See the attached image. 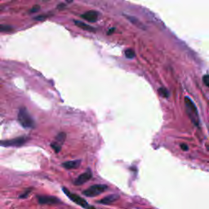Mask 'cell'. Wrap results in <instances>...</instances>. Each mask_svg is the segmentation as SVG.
I'll return each instance as SVG.
<instances>
[{
    "label": "cell",
    "mask_w": 209,
    "mask_h": 209,
    "mask_svg": "<svg viewBox=\"0 0 209 209\" xmlns=\"http://www.w3.org/2000/svg\"><path fill=\"white\" fill-rule=\"evenodd\" d=\"M119 200V196L118 195H108L106 197L103 198L101 200H98V203H101V204L108 205V204H112L114 203V202H116L117 200Z\"/></svg>",
    "instance_id": "cell-8"
},
{
    "label": "cell",
    "mask_w": 209,
    "mask_h": 209,
    "mask_svg": "<svg viewBox=\"0 0 209 209\" xmlns=\"http://www.w3.org/2000/svg\"><path fill=\"white\" fill-rule=\"evenodd\" d=\"M81 17L89 22H95L98 19V13L95 11H89L81 15Z\"/></svg>",
    "instance_id": "cell-9"
},
{
    "label": "cell",
    "mask_w": 209,
    "mask_h": 209,
    "mask_svg": "<svg viewBox=\"0 0 209 209\" xmlns=\"http://www.w3.org/2000/svg\"><path fill=\"white\" fill-rule=\"evenodd\" d=\"M125 17H126L127 19L128 20V21H131L132 24H134L135 25H136L137 27H139V28H142V29H144V28H145V26H143V25H142V24L141 23V21H139L138 20L136 19V18H135V17H131V16H127V15H125Z\"/></svg>",
    "instance_id": "cell-13"
},
{
    "label": "cell",
    "mask_w": 209,
    "mask_h": 209,
    "mask_svg": "<svg viewBox=\"0 0 209 209\" xmlns=\"http://www.w3.org/2000/svg\"><path fill=\"white\" fill-rule=\"evenodd\" d=\"M31 189H28V190H26V191H25L23 194H21V195H20V199H25V198L28 197V195L30 194V192H31Z\"/></svg>",
    "instance_id": "cell-17"
},
{
    "label": "cell",
    "mask_w": 209,
    "mask_h": 209,
    "mask_svg": "<svg viewBox=\"0 0 209 209\" xmlns=\"http://www.w3.org/2000/svg\"><path fill=\"white\" fill-rule=\"evenodd\" d=\"M38 201L40 204H56L61 201L54 196H39Z\"/></svg>",
    "instance_id": "cell-7"
},
{
    "label": "cell",
    "mask_w": 209,
    "mask_h": 209,
    "mask_svg": "<svg viewBox=\"0 0 209 209\" xmlns=\"http://www.w3.org/2000/svg\"><path fill=\"white\" fill-rule=\"evenodd\" d=\"M203 81L207 87L209 88V74H206L203 77Z\"/></svg>",
    "instance_id": "cell-18"
},
{
    "label": "cell",
    "mask_w": 209,
    "mask_h": 209,
    "mask_svg": "<svg viewBox=\"0 0 209 209\" xmlns=\"http://www.w3.org/2000/svg\"><path fill=\"white\" fill-rule=\"evenodd\" d=\"M18 121L25 128H33L35 125L33 118L30 116L29 112L24 107L20 109L18 113Z\"/></svg>",
    "instance_id": "cell-1"
},
{
    "label": "cell",
    "mask_w": 209,
    "mask_h": 209,
    "mask_svg": "<svg viewBox=\"0 0 209 209\" xmlns=\"http://www.w3.org/2000/svg\"><path fill=\"white\" fill-rule=\"evenodd\" d=\"M81 164V160H72L65 162L62 163V166L66 169H75L78 168Z\"/></svg>",
    "instance_id": "cell-10"
},
{
    "label": "cell",
    "mask_w": 209,
    "mask_h": 209,
    "mask_svg": "<svg viewBox=\"0 0 209 209\" xmlns=\"http://www.w3.org/2000/svg\"><path fill=\"white\" fill-rule=\"evenodd\" d=\"M29 138L27 136H19L16 138L11 139V140H5V141H0V146L4 147H18V146H23L28 141Z\"/></svg>",
    "instance_id": "cell-4"
},
{
    "label": "cell",
    "mask_w": 209,
    "mask_h": 209,
    "mask_svg": "<svg viewBox=\"0 0 209 209\" xmlns=\"http://www.w3.org/2000/svg\"><path fill=\"white\" fill-rule=\"evenodd\" d=\"M12 30V27L9 25H5L0 24V32H8Z\"/></svg>",
    "instance_id": "cell-15"
},
{
    "label": "cell",
    "mask_w": 209,
    "mask_h": 209,
    "mask_svg": "<svg viewBox=\"0 0 209 209\" xmlns=\"http://www.w3.org/2000/svg\"><path fill=\"white\" fill-rule=\"evenodd\" d=\"M93 177V174H92V172H91L90 169H88V171L86 173L81 174L79 177H78L77 179H75V180L74 181V184L75 185H81L86 183L87 181L90 180L91 178Z\"/></svg>",
    "instance_id": "cell-6"
},
{
    "label": "cell",
    "mask_w": 209,
    "mask_h": 209,
    "mask_svg": "<svg viewBox=\"0 0 209 209\" xmlns=\"http://www.w3.org/2000/svg\"><path fill=\"white\" fill-rule=\"evenodd\" d=\"M66 134L65 133V132H61V133H59L57 136H56V140H55V141L54 142H56V144H58L59 146H62L63 145V143L65 142V141H66Z\"/></svg>",
    "instance_id": "cell-12"
},
{
    "label": "cell",
    "mask_w": 209,
    "mask_h": 209,
    "mask_svg": "<svg viewBox=\"0 0 209 209\" xmlns=\"http://www.w3.org/2000/svg\"><path fill=\"white\" fill-rule=\"evenodd\" d=\"M107 189L108 186L105 185H94L84 190L83 194L88 197H94L102 194Z\"/></svg>",
    "instance_id": "cell-5"
},
{
    "label": "cell",
    "mask_w": 209,
    "mask_h": 209,
    "mask_svg": "<svg viewBox=\"0 0 209 209\" xmlns=\"http://www.w3.org/2000/svg\"><path fill=\"white\" fill-rule=\"evenodd\" d=\"M125 56H126L127 58L132 59L135 56V52L132 49H127L125 51Z\"/></svg>",
    "instance_id": "cell-14"
},
{
    "label": "cell",
    "mask_w": 209,
    "mask_h": 209,
    "mask_svg": "<svg viewBox=\"0 0 209 209\" xmlns=\"http://www.w3.org/2000/svg\"><path fill=\"white\" fill-rule=\"evenodd\" d=\"M62 190H63V191L65 192V194L67 195V197H68L70 200H72L74 203H75L76 204L79 205L80 207H84L85 209H96L95 207H93L92 205L89 204L84 199L81 198L80 196H78V195H75V194L70 192V191L69 190H67L66 188L63 187L62 188Z\"/></svg>",
    "instance_id": "cell-3"
},
{
    "label": "cell",
    "mask_w": 209,
    "mask_h": 209,
    "mask_svg": "<svg viewBox=\"0 0 209 209\" xmlns=\"http://www.w3.org/2000/svg\"><path fill=\"white\" fill-rule=\"evenodd\" d=\"M158 92H159V93H160V94H161V96H163V97H168V91L166 90L165 88H161L160 89L158 90Z\"/></svg>",
    "instance_id": "cell-16"
},
{
    "label": "cell",
    "mask_w": 209,
    "mask_h": 209,
    "mask_svg": "<svg viewBox=\"0 0 209 209\" xmlns=\"http://www.w3.org/2000/svg\"><path fill=\"white\" fill-rule=\"evenodd\" d=\"M185 107H186V111H187L190 119H191V121L195 126H198L200 119H199V114H198V110L195 104L190 98L188 97L185 98Z\"/></svg>",
    "instance_id": "cell-2"
},
{
    "label": "cell",
    "mask_w": 209,
    "mask_h": 209,
    "mask_svg": "<svg viewBox=\"0 0 209 209\" xmlns=\"http://www.w3.org/2000/svg\"><path fill=\"white\" fill-rule=\"evenodd\" d=\"M180 148L182 149L183 150H185V151L188 150V149H189L188 148V146H186L185 144H181V145H180Z\"/></svg>",
    "instance_id": "cell-19"
},
{
    "label": "cell",
    "mask_w": 209,
    "mask_h": 209,
    "mask_svg": "<svg viewBox=\"0 0 209 209\" xmlns=\"http://www.w3.org/2000/svg\"><path fill=\"white\" fill-rule=\"evenodd\" d=\"M74 25H77L78 28H80V29H83V30H87V31H89V32L96 31V29H94L93 26H91V25H89L86 24V23H84V22L79 21H74Z\"/></svg>",
    "instance_id": "cell-11"
},
{
    "label": "cell",
    "mask_w": 209,
    "mask_h": 209,
    "mask_svg": "<svg viewBox=\"0 0 209 209\" xmlns=\"http://www.w3.org/2000/svg\"><path fill=\"white\" fill-rule=\"evenodd\" d=\"M39 6H34V7L31 9L30 12H37V11H39Z\"/></svg>",
    "instance_id": "cell-20"
}]
</instances>
